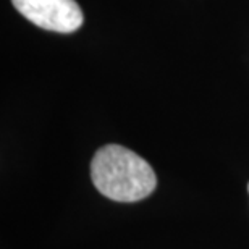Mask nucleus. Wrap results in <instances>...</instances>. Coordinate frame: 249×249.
Masks as SVG:
<instances>
[{"label":"nucleus","instance_id":"nucleus-1","mask_svg":"<svg viewBox=\"0 0 249 249\" xmlns=\"http://www.w3.org/2000/svg\"><path fill=\"white\" fill-rule=\"evenodd\" d=\"M91 178L99 193L117 202L141 201L157 186L152 167L120 144H107L94 154Z\"/></svg>","mask_w":249,"mask_h":249},{"label":"nucleus","instance_id":"nucleus-2","mask_svg":"<svg viewBox=\"0 0 249 249\" xmlns=\"http://www.w3.org/2000/svg\"><path fill=\"white\" fill-rule=\"evenodd\" d=\"M13 7L36 26L55 33H73L84 21L74 0H12Z\"/></svg>","mask_w":249,"mask_h":249},{"label":"nucleus","instance_id":"nucleus-3","mask_svg":"<svg viewBox=\"0 0 249 249\" xmlns=\"http://www.w3.org/2000/svg\"><path fill=\"white\" fill-rule=\"evenodd\" d=\"M248 189H249V185H248Z\"/></svg>","mask_w":249,"mask_h":249}]
</instances>
